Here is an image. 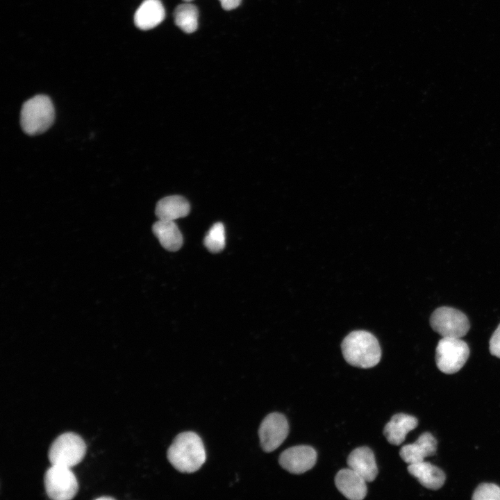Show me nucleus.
<instances>
[{
    "label": "nucleus",
    "mask_w": 500,
    "mask_h": 500,
    "mask_svg": "<svg viewBox=\"0 0 500 500\" xmlns=\"http://www.w3.org/2000/svg\"><path fill=\"white\" fill-rule=\"evenodd\" d=\"M167 458L172 466L183 473L199 470L206 459L201 438L192 431L179 433L167 450Z\"/></svg>",
    "instance_id": "1"
},
{
    "label": "nucleus",
    "mask_w": 500,
    "mask_h": 500,
    "mask_svg": "<svg viewBox=\"0 0 500 500\" xmlns=\"http://www.w3.org/2000/svg\"><path fill=\"white\" fill-rule=\"evenodd\" d=\"M345 360L354 367L371 368L381 357V349L376 338L365 331H354L348 334L341 344Z\"/></svg>",
    "instance_id": "2"
},
{
    "label": "nucleus",
    "mask_w": 500,
    "mask_h": 500,
    "mask_svg": "<svg viewBox=\"0 0 500 500\" xmlns=\"http://www.w3.org/2000/svg\"><path fill=\"white\" fill-rule=\"evenodd\" d=\"M54 108L46 95H36L23 104L20 114L22 130L28 135H35L46 131L54 121Z\"/></svg>",
    "instance_id": "3"
},
{
    "label": "nucleus",
    "mask_w": 500,
    "mask_h": 500,
    "mask_svg": "<svg viewBox=\"0 0 500 500\" xmlns=\"http://www.w3.org/2000/svg\"><path fill=\"white\" fill-rule=\"evenodd\" d=\"M86 453V444L78 434L66 432L58 436L51 443L48 458L51 465L72 468L78 464Z\"/></svg>",
    "instance_id": "4"
},
{
    "label": "nucleus",
    "mask_w": 500,
    "mask_h": 500,
    "mask_svg": "<svg viewBox=\"0 0 500 500\" xmlns=\"http://www.w3.org/2000/svg\"><path fill=\"white\" fill-rule=\"evenodd\" d=\"M469 356V348L465 341L442 337L435 349L436 365L442 372L452 374L463 367Z\"/></svg>",
    "instance_id": "5"
},
{
    "label": "nucleus",
    "mask_w": 500,
    "mask_h": 500,
    "mask_svg": "<svg viewBox=\"0 0 500 500\" xmlns=\"http://www.w3.org/2000/svg\"><path fill=\"white\" fill-rule=\"evenodd\" d=\"M44 483L47 496L54 500L73 499L78 490V485L71 468L51 465L46 471Z\"/></svg>",
    "instance_id": "6"
},
{
    "label": "nucleus",
    "mask_w": 500,
    "mask_h": 500,
    "mask_svg": "<svg viewBox=\"0 0 500 500\" xmlns=\"http://www.w3.org/2000/svg\"><path fill=\"white\" fill-rule=\"evenodd\" d=\"M432 329L442 337L461 338L469 330L467 317L460 310L447 306L435 309L431 315Z\"/></svg>",
    "instance_id": "7"
},
{
    "label": "nucleus",
    "mask_w": 500,
    "mask_h": 500,
    "mask_svg": "<svg viewBox=\"0 0 500 500\" xmlns=\"http://www.w3.org/2000/svg\"><path fill=\"white\" fill-rule=\"evenodd\" d=\"M289 433L286 417L281 413L267 415L260 424L258 435L260 446L265 452H272L285 440Z\"/></svg>",
    "instance_id": "8"
},
{
    "label": "nucleus",
    "mask_w": 500,
    "mask_h": 500,
    "mask_svg": "<svg viewBox=\"0 0 500 500\" xmlns=\"http://www.w3.org/2000/svg\"><path fill=\"white\" fill-rule=\"evenodd\" d=\"M317 460L315 450L306 445H299L287 449L279 457L280 465L286 471L294 474H303L312 469Z\"/></svg>",
    "instance_id": "9"
},
{
    "label": "nucleus",
    "mask_w": 500,
    "mask_h": 500,
    "mask_svg": "<svg viewBox=\"0 0 500 500\" xmlns=\"http://www.w3.org/2000/svg\"><path fill=\"white\" fill-rule=\"evenodd\" d=\"M367 481L351 469L340 470L335 477V483L338 490L347 499L361 500L367 494Z\"/></svg>",
    "instance_id": "10"
},
{
    "label": "nucleus",
    "mask_w": 500,
    "mask_h": 500,
    "mask_svg": "<svg viewBox=\"0 0 500 500\" xmlns=\"http://www.w3.org/2000/svg\"><path fill=\"white\" fill-rule=\"evenodd\" d=\"M437 444V440L433 435L425 432L414 443L403 446L399 455L408 465L422 462L426 458L435 453Z\"/></svg>",
    "instance_id": "11"
},
{
    "label": "nucleus",
    "mask_w": 500,
    "mask_h": 500,
    "mask_svg": "<svg viewBox=\"0 0 500 500\" xmlns=\"http://www.w3.org/2000/svg\"><path fill=\"white\" fill-rule=\"evenodd\" d=\"M347 465L367 482L373 481L378 474L374 454L367 447H360L353 450L347 458Z\"/></svg>",
    "instance_id": "12"
},
{
    "label": "nucleus",
    "mask_w": 500,
    "mask_h": 500,
    "mask_svg": "<svg viewBox=\"0 0 500 500\" xmlns=\"http://www.w3.org/2000/svg\"><path fill=\"white\" fill-rule=\"evenodd\" d=\"M165 17V8L160 0H144L134 15L135 25L147 31L160 24Z\"/></svg>",
    "instance_id": "13"
},
{
    "label": "nucleus",
    "mask_w": 500,
    "mask_h": 500,
    "mask_svg": "<svg viewBox=\"0 0 500 500\" xmlns=\"http://www.w3.org/2000/svg\"><path fill=\"white\" fill-rule=\"evenodd\" d=\"M417 425L418 420L414 416L397 413L386 424L383 434L391 444L400 445L405 440L408 433L415 429Z\"/></svg>",
    "instance_id": "14"
},
{
    "label": "nucleus",
    "mask_w": 500,
    "mask_h": 500,
    "mask_svg": "<svg viewBox=\"0 0 500 500\" xmlns=\"http://www.w3.org/2000/svg\"><path fill=\"white\" fill-rule=\"evenodd\" d=\"M408 472L413 476L424 487L436 490L444 483V472L437 466L425 461L410 464Z\"/></svg>",
    "instance_id": "15"
},
{
    "label": "nucleus",
    "mask_w": 500,
    "mask_h": 500,
    "mask_svg": "<svg viewBox=\"0 0 500 500\" xmlns=\"http://www.w3.org/2000/svg\"><path fill=\"white\" fill-rule=\"evenodd\" d=\"M190 203L183 197L169 196L160 199L156 204V215L158 219L174 221L187 216Z\"/></svg>",
    "instance_id": "16"
},
{
    "label": "nucleus",
    "mask_w": 500,
    "mask_h": 500,
    "mask_svg": "<svg viewBox=\"0 0 500 500\" xmlns=\"http://www.w3.org/2000/svg\"><path fill=\"white\" fill-rule=\"evenodd\" d=\"M152 231L165 249L176 251L182 247L183 236L174 221L158 219Z\"/></svg>",
    "instance_id": "17"
},
{
    "label": "nucleus",
    "mask_w": 500,
    "mask_h": 500,
    "mask_svg": "<svg viewBox=\"0 0 500 500\" xmlns=\"http://www.w3.org/2000/svg\"><path fill=\"white\" fill-rule=\"evenodd\" d=\"M176 25L186 33L194 32L198 27L199 10L196 6L185 2L176 7L174 13Z\"/></svg>",
    "instance_id": "18"
},
{
    "label": "nucleus",
    "mask_w": 500,
    "mask_h": 500,
    "mask_svg": "<svg viewBox=\"0 0 500 500\" xmlns=\"http://www.w3.org/2000/svg\"><path fill=\"white\" fill-rule=\"evenodd\" d=\"M226 244L225 228L222 223L212 225L204 238L205 247L212 253L221 251Z\"/></svg>",
    "instance_id": "19"
},
{
    "label": "nucleus",
    "mask_w": 500,
    "mask_h": 500,
    "mask_svg": "<svg viewBox=\"0 0 500 500\" xmlns=\"http://www.w3.org/2000/svg\"><path fill=\"white\" fill-rule=\"evenodd\" d=\"M474 500H500V487L494 483H483L474 490Z\"/></svg>",
    "instance_id": "20"
},
{
    "label": "nucleus",
    "mask_w": 500,
    "mask_h": 500,
    "mask_svg": "<svg viewBox=\"0 0 500 500\" xmlns=\"http://www.w3.org/2000/svg\"><path fill=\"white\" fill-rule=\"evenodd\" d=\"M489 344L490 353L500 358V324L492 335Z\"/></svg>",
    "instance_id": "21"
},
{
    "label": "nucleus",
    "mask_w": 500,
    "mask_h": 500,
    "mask_svg": "<svg viewBox=\"0 0 500 500\" xmlns=\"http://www.w3.org/2000/svg\"><path fill=\"white\" fill-rule=\"evenodd\" d=\"M222 8L225 10H231L238 7L242 0H219Z\"/></svg>",
    "instance_id": "22"
},
{
    "label": "nucleus",
    "mask_w": 500,
    "mask_h": 500,
    "mask_svg": "<svg viewBox=\"0 0 500 500\" xmlns=\"http://www.w3.org/2000/svg\"><path fill=\"white\" fill-rule=\"evenodd\" d=\"M112 497H99L97 499H112Z\"/></svg>",
    "instance_id": "23"
},
{
    "label": "nucleus",
    "mask_w": 500,
    "mask_h": 500,
    "mask_svg": "<svg viewBox=\"0 0 500 500\" xmlns=\"http://www.w3.org/2000/svg\"><path fill=\"white\" fill-rule=\"evenodd\" d=\"M183 1H185V2H190V1H192V0H183Z\"/></svg>",
    "instance_id": "24"
}]
</instances>
